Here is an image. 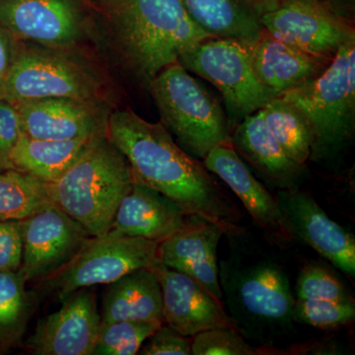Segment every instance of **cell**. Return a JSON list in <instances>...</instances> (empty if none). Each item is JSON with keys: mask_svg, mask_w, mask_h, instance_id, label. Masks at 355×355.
Segmentation results:
<instances>
[{"mask_svg": "<svg viewBox=\"0 0 355 355\" xmlns=\"http://www.w3.org/2000/svg\"><path fill=\"white\" fill-rule=\"evenodd\" d=\"M107 137L127 158L133 180L179 203L187 214L230 227L232 205L203 163L191 157L162 123H149L132 110L109 114Z\"/></svg>", "mask_w": 355, "mask_h": 355, "instance_id": "obj_1", "label": "cell"}, {"mask_svg": "<svg viewBox=\"0 0 355 355\" xmlns=\"http://www.w3.org/2000/svg\"><path fill=\"white\" fill-rule=\"evenodd\" d=\"M128 64L147 83L191 46L212 38L181 0H93Z\"/></svg>", "mask_w": 355, "mask_h": 355, "instance_id": "obj_2", "label": "cell"}, {"mask_svg": "<svg viewBox=\"0 0 355 355\" xmlns=\"http://www.w3.org/2000/svg\"><path fill=\"white\" fill-rule=\"evenodd\" d=\"M127 158L106 135L57 181L44 184L51 202L80 223L91 236L108 232L119 205L132 186Z\"/></svg>", "mask_w": 355, "mask_h": 355, "instance_id": "obj_3", "label": "cell"}, {"mask_svg": "<svg viewBox=\"0 0 355 355\" xmlns=\"http://www.w3.org/2000/svg\"><path fill=\"white\" fill-rule=\"evenodd\" d=\"M148 85L161 123L191 157L203 161L214 147L231 142L221 105L179 62L159 72Z\"/></svg>", "mask_w": 355, "mask_h": 355, "instance_id": "obj_4", "label": "cell"}, {"mask_svg": "<svg viewBox=\"0 0 355 355\" xmlns=\"http://www.w3.org/2000/svg\"><path fill=\"white\" fill-rule=\"evenodd\" d=\"M282 96L307 116L312 154L345 144L354 130L355 40L343 44L319 76Z\"/></svg>", "mask_w": 355, "mask_h": 355, "instance_id": "obj_5", "label": "cell"}, {"mask_svg": "<svg viewBox=\"0 0 355 355\" xmlns=\"http://www.w3.org/2000/svg\"><path fill=\"white\" fill-rule=\"evenodd\" d=\"M100 91L94 72L64 49L22 42L0 85V101L12 105L46 98L99 101Z\"/></svg>", "mask_w": 355, "mask_h": 355, "instance_id": "obj_6", "label": "cell"}, {"mask_svg": "<svg viewBox=\"0 0 355 355\" xmlns=\"http://www.w3.org/2000/svg\"><path fill=\"white\" fill-rule=\"evenodd\" d=\"M178 62L218 89L230 125L279 97L254 76L248 48L231 40H205L184 51Z\"/></svg>", "mask_w": 355, "mask_h": 355, "instance_id": "obj_7", "label": "cell"}, {"mask_svg": "<svg viewBox=\"0 0 355 355\" xmlns=\"http://www.w3.org/2000/svg\"><path fill=\"white\" fill-rule=\"evenodd\" d=\"M159 243L109 230L92 236L76 258L46 279L60 301L84 287L109 284L139 268L158 263Z\"/></svg>", "mask_w": 355, "mask_h": 355, "instance_id": "obj_8", "label": "cell"}, {"mask_svg": "<svg viewBox=\"0 0 355 355\" xmlns=\"http://www.w3.org/2000/svg\"><path fill=\"white\" fill-rule=\"evenodd\" d=\"M260 21L273 38L328 60L355 40L343 16L318 0H275L261 7Z\"/></svg>", "mask_w": 355, "mask_h": 355, "instance_id": "obj_9", "label": "cell"}, {"mask_svg": "<svg viewBox=\"0 0 355 355\" xmlns=\"http://www.w3.org/2000/svg\"><path fill=\"white\" fill-rule=\"evenodd\" d=\"M23 239L20 272L26 282L46 280L69 265L92 236L51 203L20 221Z\"/></svg>", "mask_w": 355, "mask_h": 355, "instance_id": "obj_10", "label": "cell"}, {"mask_svg": "<svg viewBox=\"0 0 355 355\" xmlns=\"http://www.w3.org/2000/svg\"><path fill=\"white\" fill-rule=\"evenodd\" d=\"M0 23L17 41L67 49L81 38V0H0Z\"/></svg>", "mask_w": 355, "mask_h": 355, "instance_id": "obj_11", "label": "cell"}, {"mask_svg": "<svg viewBox=\"0 0 355 355\" xmlns=\"http://www.w3.org/2000/svg\"><path fill=\"white\" fill-rule=\"evenodd\" d=\"M84 287L65 297L57 312L40 320L27 340L35 355H92L102 317L94 291Z\"/></svg>", "mask_w": 355, "mask_h": 355, "instance_id": "obj_12", "label": "cell"}, {"mask_svg": "<svg viewBox=\"0 0 355 355\" xmlns=\"http://www.w3.org/2000/svg\"><path fill=\"white\" fill-rule=\"evenodd\" d=\"M14 106L23 135L32 139L69 140L107 133L109 114L95 100L46 98Z\"/></svg>", "mask_w": 355, "mask_h": 355, "instance_id": "obj_13", "label": "cell"}, {"mask_svg": "<svg viewBox=\"0 0 355 355\" xmlns=\"http://www.w3.org/2000/svg\"><path fill=\"white\" fill-rule=\"evenodd\" d=\"M162 292L163 322L184 336L211 329L236 330L220 301L189 275L158 261L151 268Z\"/></svg>", "mask_w": 355, "mask_h": 355, "instance_id": "obj_14", "label": "cell"}, {"mask_svg": "<svg viewBox=\"0 0 355 355\" xmlns=\"http://www.w3.org/2000/svg\"><path fill=\"white\" fill-rule=\"evenodd\" d=\"M277 202L289 231L297 235L345 275H355V240L331 220L314 198L298 191L279 195Z\"/></svg>", "mask_w": 355, "mask_h": 355, "instance_id": "obj_15", "label": "cell"}, {"mask_svg": "<svg viewBox=\"0 0 355 355\" xmlns=\"http://www.w3.org/2000/svg\"><path fill=\"white\" fill-rule=\"evenodd\" d=\"M228 228L197 216L158 246L159 261L189 275L220 301L217 248Z\"/></svg>", "mask_w": 355, "mask_h": 355, "instance_id": "obj_16", "label": "cell"}, {"mask_svg": "<svg viewBox=\"0 0 355 355\" xmlns=\"http://www.w3.org/2000/svg\"><path fill=\"white\" fill-rule=\"evenodd\" d=\"M202 163L207 171L227 184L263 230L277 239H291L279 202L254 177L231 142L214 147Z\"/></svg>", "mask_w": 355, "mask_h": 355, "instance_id": "obj_17", "label": "cell"}, {"mask_svg": "<svg viewBox=\"0 0 355 355\" xmlns=\"http://www.w3.org/2000/svg\"><path fill=\"white\" fill-rule=\"evenodd\" d=\"M190 216L172 198L133 182L116 209L110 230L160 244L181 230Z\"/></svg>", "mask_w": 355, "mask_h": 355, "instance_id": "obj_18", "label": "cell"}, {"mask_svg": "<svg viewBox=\"0 0 355 355\" xmlns=\"http://www.w3.org/2000/svg\"><path fill=\"white\" fill-rule=\"evenodd\" d=\"M248 50L254 76L277 96L310 83L331 60L293 48L273 38L265 30Z\"/></svg>", "mask_w": 355, "mask_h": 355, "instance_id": "obj_19", "label": "cell"}, {"mask_svg": "<svg viewBox=\"0 0 355 355\" xmlns=\"http://www.w3.org/2000/svg\"><path fill=\"white\" fill-rule=\"evenodd\" d=\"M198 27L212 38L231 40L249 49L263 32L258 0H181Z\"/></svg>", "mask_w": 355, "mask_h": 355, "instance_id": "obj_20", "label": "cell"}, {"mask_svg": "<svg viewBox=\"0 0 355 355\" xmlns=\"http://www.w3.org/2000/svg\"><path fill=\"white\" fill-rule=\"evenodd\" d=\"M101 317L102 323L163 322L162 292L151 268L133 270L109 284Z\"/></svg>", "mask_w": 355, "mask_h": 355, "instance_id": "obj_21", "label": "cell"}, {"mask_svg": "<svg viewBox=\"0 0 355 355\" xmlns=\"http://www.w3.org/2000/svg\"><path fill=\"white\" fill-rule=\"evenodd\" d=\"M95 137L48 140L32 139L21 133L11 153L13 169L42 183H53L83 155Z\"/></svg>", "mask_w": 355, "mask_h": 355, "instance_id": "obj_22", "label": "cell"}, {"mask_svg": "<svg viewBox=\"0 0 355 355\" xmlns=\"http://www.w3.org/2000/svg\"><path fill=\"white\" fill-rule=\"evenodd\" d=\"M235 150L275 181L288 182L301 166L291 160L266 128L260 111L245 116L231 135Z\"/></svg>", "mask_w": 355, "mask_h": 355, "instance_id": "obj_23", "label": "cell"}, {"mask_svg": "<svg viewBox=\"0 0 355 355\" xmlns=\"http://www.w3.org/2000/svg\"><path fill=\"white\" fill-rule=\"evenodd\" d=\"M239 298L250 314L272 321L291 319L295 303L288 279L273 266H259L245 275Z\"/></svg>", "mask_w": 355, "mask_h": 355, "instance_id": "obj_24", "label": "cell"}, {"mask_svg": "<svg viewBox=\"0 0 355 355\" xmlns=\"http://www.w3.org/2000/svg\"><path fill=\"white\" fill-rule=\"evenodd\" d=\"M266 128L286 155L296 164H305L312 154L314 135L304 113L282 96L260 110Z\"/></svg>", "mask_w": 355, "mask_h": 355, "instance_id": "obj_25", "label": "cell"}, {"mask_svg": "<svg viewBox=\"0 0 355 355\" xmlns=\"http://www.w3.org/2000/svg\"><path fill=\"white\" fill-rule=\"evenodd\" d=\"M51 203L39 180L17 170L0 171V220H24Z\"/></svg>", "mask_w": 355, "mask_h": 355, "instance_id": "obj_26", "label": "cell"}, {"mask_svg": "<svg viewBox=\"0 0 355 355\" xmlns=\"http://www.w3.org/2000/svg\"><path fill=\"white\" fill-rule=\"evenodd\" d=\"M20 270H0V352L19 343L31 316L33 303Z\"/></svg>", "mask_w": 355, "mask_h": 355, "instance_id": "obj_27", "label": "cell"}, {"mask_svg": "<svg viewBox=\"0 0 355 355\" xmlns=\"http://www.w3.org/2000/svg\"><path fill=\"white\" fill-rule=\"evenodd\" d=\"M163 322L119 321L102 323L92 355H133Z\"/></svg>", "mask_w": 355, "mask_h": 355, "instance_id": "obj_28", "label": "cell"}, {"mask_svg": "<svg viewBox=\"0 0 355 355\" xmlns=\"http://www.w3.org/2000/svg\"><path fill=\"white\" fill-rule=\"evenodd\" d=\"M354 299L349 301L296 299L292 318L300 323L320 329L336 328L354 321Z\"/></svg>", "mask_w": 355, "mask_h": 355, "instance_id": "obj_29", "label": "cell"}, {"mask_svg": "<svg viewBox=\"0 0 355 355\" xmlns=\"http://www.w3.org/2000/svg\"><path fill=\"white\" fill-rule=\"evenodd\" d=\"M297 299L309 300H352L335 275L319 266H308L301 272L296 284Z\"/></svg>", "mask_w": 355, "mask_h": 355, "instance_id": "obj_30", "label": "cell"}, {"mask_svg": "<svg viewBox=\"0 0 355 355\" xmlns=\"http://www.w3.org/2000/svg\"><path fill=\"white\" fill-rule=\"evenodd\" d=\"M191 354L193 355H252L257 350L228 328L211 329L193 336Z\"/></svg>", "mask_w": 355, "mask_h": 355, "instance_id": "obj_31", "label": "cell"}, {"mask_svg": "<svg viewBox=\"0 0 355 355\" xmlns=\"http://www.w3.org/2000/svg\"><path fill=\"white\" fill-rule=\"evenodd\" d=\"M189 336L178 333L171 327L163 324L142 345L141 355H189L191 354Z\"/></svg>", "mask_w": 355, "mask_h": 355, "instance_id": "obj_32", "label": "cell"}, {"mask_svg": "<svg viewBox=\"0 0 355 355\" xmlns=\"http://www.w3.org/2000/svg\"><path fill=\"white\" fill-rule=\"evenodd\" d=\"M21 133L19 114L15 106L0 101V171L14 170L10 156Z\"/></svg>", "mask_w": 355, "mask_h": 355, "instance_id": "obj_33", "label": "cell"}, {"mask_svg": "<svg viewBox=\"0 0 355 355\" xmlns=\"http://www.w3.org/2000/svg\"><path fill=\"white\" fill-rule=\"evenodd\" d=\"M22 257L20 221L0 220V270L18 272L22 265Z\"/></svg>", "mask_w": 355, "mask_h": 355, "instance_id": "obj_34", "label": "cell"}, {"mask_svg": "<svg viewBox=\"0 0 355 355\" xmlns=\"http://www.w3.org/2000/svg\"><path fill=\"white\" fill-rule=\"evenodd\" d=\"M18 44L17 40L0 23V85L10 69Z\"/></svg>", "mask_w": 355, "mask_h": 355, "instance_id": "obj_35", "label": "cell"}, {"mask_svg": "<svg viewBox=\"0 0 355 355\" xmlns=\"http://www.w3.org/2000/svg\"><path fill=\"white\" fill-rule=\"evenodd\" d=\"M259 3H260L261 9L263 6H266V4L272 3V2L275 1V0H258ZM318 1L322 2L324 6L330 7L331 9H333L334 11L340 14V11H338V8L342 6H347V4L352 3L354 0H318ZM342 15V14H340Z\"/></svg>", "mask_w": 355, "mask_h": 355, "instance_id": "obj_36", "label": "cell"}]
</instances>
